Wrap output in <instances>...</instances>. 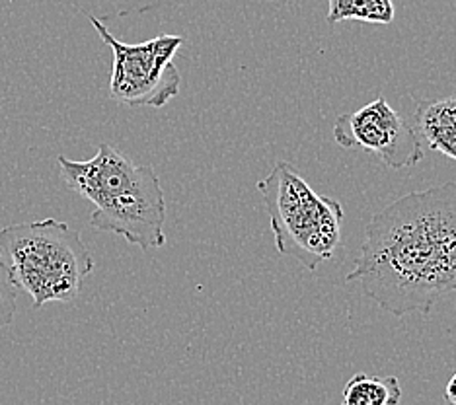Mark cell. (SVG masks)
<instances>
[{
	"label": "cell",
	"mask_w": 456,
	"mask_h": 405,
	"mask_svg": "<svg viewBox=\"0 0 456 405\" xmlns=\"http://www.w3.org/2000/svg\"><path fill=\"white\" fill-rule=\"evenodd\" d=\"M413 123L421 142L456 160V92L437 100H416Z\"/></svg>",
	"instance_id": "52a82bcc"
},
{
	"label": "cell",
	"mask_w": 456,
	"mask_h": 405,
	"mask_svg": "<svg viewBox=\"0 0 456 405\" xmlns=\"http://www.w3.org/2000/svg\"><path fill=\"white\" fill-rule=\"evenodd\" d=\"M16 296L18 288L10 267L0 255V328H6L14 321L16 316Z\"/></svg>",
	"instance_id": "30bf717a"
},
{
	"label": "cell",
	"mask_w": 456,
	"mask_h": 405,
	"mask_svg": "<svg viewBox=\"0 0 456 405\" xmlns=\"http://www.w3.org/2000/svg\"><path fill=\"white\" fill-rule=\"evenodd\" d=\"M331 137L341 149L375 154L390 170H406L423 160V142L413 125L382 96L354 113L339 116Z\"/></svg>",
	"instance_id": "8992f818"
},
{
	"label": "cell",
	"mask_w": 456,
	"mask_h": 405,
	"mask_svg": "<svg viewBox=\"0 0 456 405\" xmlns=\"http://www.w3.org/2000/svg\"><path fill=\"white\" fill-rule=\"evenodd\" d=\"M396 14L392 0H328V22L357 20L367 24H390Z\"/></svg>",
	"instance_id": "9c48e42d"
},
{
	"label": "cell",
	"mask_w": 456,
	"mask_h": 405,
	"mask_svg": "<svg viewBox=\"0 0 456 405\" xmlns=\"http://www.w3.org/2000/svg\"><path fill=\"white\" fill-rule=\"evenodd\" d=\"M111 53L110 98L129 108L160 109L180 93L182 75L174 57L183 45L182 36L162 34L142 44H123L113 37L106 24L96 16H88Z\"/></svg>",
	"instance_id": "5b68a950"
},
{
	"label": "cell",
	"mask_w": 456,
	"mask_h": 405,
	"mask_svg": "<svg viewBox=\"0 0 456 405\" xmlns=\"http://www.w3.org/2000/svg\"><path fill=\"white\" fill-rule=\"evenodd\" d=\"M256 187L279 254L297 259L308 271L336 255L346 216L338 199L316 193L289 162H277Z\"/></svg>",
	"instance_id": "277c9868"
},
{
	"label": "cell",
	"mask_w": 456,
	"mask_h": 405,
	"mask_svg": "<svg viewBox=\"0 0 456 405\" xmlns=\"http://www.w3.org/2000/svg\"><path fill=\"white\" fill-rule=\"evenodd\" d=\"M346 280L396 318L428 316L454 293L456 183L411 191L372 215Z\"/></svg>",
	"instance_id": "6da1fadb"
},
{
	"label": "cell",
	"mask_w": 456,
	"mask_h": 405,
	"mask_svg": "<svg viewBox=\"0 0 456 405\" xmlns=\"http://www.w3.org/2000/svg\"><path fill=\"white\" fill-rule=\"evenodd\" d=\"M444 401H447L449 405H456V372L451 377V380L447 382V386H444Z\"/></svg>",
	"instance_id": "8fae6325"
},
{
	"label": "cell",
	"mask_w": 456,
	"mask_h": 405,
	"mask_svg": "<svg viewBox=\"0 0 456 405\" xmlns=\"http://www.w3.org/2000/svg\"><path fill=\"white\" fill-rule=\"evenodd\" d=\"M402 386L396 377H370L357 372L347 380L339 405H398Z\"/></svg>",
	"instance_id": "ba28073f"
},
{
	"label": "cell",
	"mask_w": 456,
	"mask_h": 405,
	"mask_svg": "<svg viewBox=\"0 0 456 405\" xmlns=\"http://www.w3.org/2000/svg\"><path fill=\"white\" fill-rule=\"evenodd\" d=\"M0 255L16 287L32 296L36 310L49 303H72L94 271V257L85 240L57 218L3 228Z\"/></svg>",
	"instance_id": "3957f363"
},
{
	"label": "cell",
	"mask_w": 456,
	"mask_h": 405,
	"mask_svg": "<svg viewBox=\"0 0 456 405\" xmlns=\"http://www.w3.org/2000/svg\"><path fill=\"white\" fill-rule=\"evenodd\" d=\"M57 162L69 190L94 205L92 228L126 238L141 249L164 247L166 199L152 166L134 164L108 142L90 160L61 154Z\"/></svg>",
	"instance_id": "7a4b0ae2"
}]
</instances>
